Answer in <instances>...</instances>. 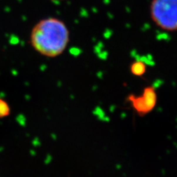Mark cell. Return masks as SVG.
I'll use <instances>...</instances> for the list:
<instances>
[{
	"mask_svg": "<svg viewBox=\"0 0 177 177\" xmlns=\"http://www.w3.org/2000/svg\"><path fill=\"white\" fill-rule=\"evenodd\" d=\"M70 41V32L65 23L55 17L43 18L31 32L30 42L38 53L47 58L61 55Z\"/></svg>",
	"mask_w": 177,
	"mask_h": 177,
	"instance_id": "6da1fadb",
	"label": "cell"
},
{
	"mask_svg": "<svg viewBox=\"0 0 177 177\" xmlns=\"http://www.w3.org/2000/svg\"><path fill=\"white\" fill-rule=\"evenodd\" d=\"M156 101V94L152 87H148L144 90L142 96L139 98H135L134 103L136 105L141 106L140 108H151Z\"/></svg>",
	"mask_w": 177,
	"mask_h": 177,
	"instance_id": "3957f363",
	"label": "cell"
},
{
	"mask_svg": "<svg viewBox=\"0 0 177 177\" xmlns=\"http://www.w3.org/2000/svg\"><path fill=\"white\" fill-rule=\"evenodd\" d=\"M130 71L134 75L140 77L145 74L146 71V66L145 63L141 61H134L131 64Z\"/></svg>",
	"mask_w": 177,
	"mask_h": 177,
	"instance_id": "277c9868",
	"label": "cell"
},
{
	"mask_svg": "<svg viewBox=\"0 0 177 177\" xmlns=\"http://www.w3.org/2000/svg\"><path fill=\"white\" fill-rule=\"evenodd\" d=\"M11 113V108L6 100L0 98V118L8 117Z\"/></svg>",
	"mask_w": 177,
	"mask_h": 177,
	"instance_id": "5b68a950",
	"label": "cell"
},
{
	"mask_svg": "<svg viewBox=\"0 0 177 177\" xmlns=\"http://www.w3.org/2000/svg\"><path fill=\"white\" fill-rule=\"evenodd\" d=\"M151 18L163 31H177V0H152L150 5Z\"/></svg>",
	"mask_w": 177,
	"mask_h": 177,
	"instance_id": "7a4b0ae2",
	"label": "cell"
}]
</instances>
